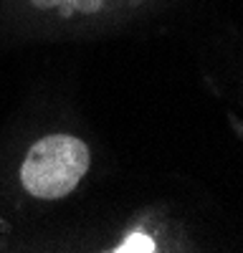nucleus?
<instances>
[{"mask_svg": "<svg viewBox=\"0 0 243 253\" xmlns=\"http://www.w3.org/2000/svg\"><path fill=\"white\" fill-rule=\"evenodd\" d=\"M89 147L71 134L38 139L20 167V182L33 198L61 200L84 180L89 170Z\"/></svg>", "mask_w": 243, "mask_h": 253, "instance_id": "nucleus-1", "label": "nucleus"}, {"mask_svg": "<svg viewBox=\"0 0 243 253\" xmlns=\"http://www.w3.org/2000/svg\"><path fill=\"white\" fill-rule=\"evenodd\" d=\"M36 8H56L64 15H71V13H99L104 8L107 0H31Z\"/></svg>", "mask_w": 243, "mask_h": 253, "instance_id": "nucleus-2", "label": "nucleus"}, {"mask_svg": "<svg viewBox=\"0 0 243 253\" xmlns=\"http://www.w3.org/2000/svg\"><path fill=\"white\" fill-rule=\"evenodd\" d=\"M117 251H155V243L147 238V236H142V233H134V236H129L124 243H122Z\"/></svg>", "mask_w": 243, "mask_h": 253, "instance_id": "nucleus-3", "label": "nucleus"}]
</instances>
